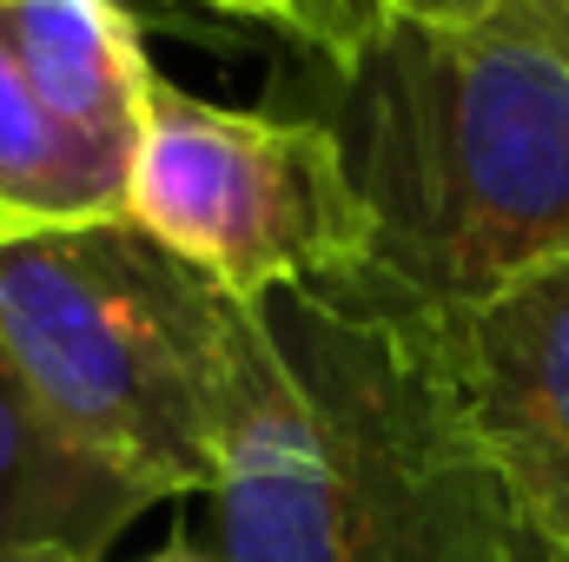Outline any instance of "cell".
I'll return each instance as SVG.
<instances>
[{
	"label": "cell",
	"instance_id": "cell-1",
	"mask_svg": "<svg viewBox=\"0 0 569 562\" xmlns=\"http://www.w3.org/2000/svg\"><path fill=\"white\" fill-rule=\"evenodd\" d=\"M206 496L219 562H557L470 423L443 304L371 265L246 304Z\"/></svg>",
	"mask_w": 569,
	"mask_h": 562
},
{
	"label": "cell",
	"instance_id": "cell-2",
	"mask_svg": "<svg viewBox=\"0 0 569 562\" xmlns=\"http://www.w3.org/2000/svg\"><path fill=\"white\" fill-rule=\"evenodd\" d=\"M331 133L371 212V272L405 291L470 304L569 259V53L523 7L371 20L338 60Z\"/></svg>",
	"mask_w": 569,
	"mask_h": 562
},
{
	"label": "cell",
	"instance_id": "cell-3",
	"mask_svg": "<svg viewBox=\"0 0 569 562\" xmlns=\"http://www.w3.org/2000/svg\"><path fill=\"white\" fill-rule=\"evenodd\" d=\"M246 304L152 245L133 219L0 239V351L107 470L152 503L206 496Z\"/></svg>",
	"mask_w": 569,
	"mask_h": 562
},
{
	"label": "cell",
	"instance_id": "cell-4",
	"mask_svg": "<svg viewBox=\"0 0 569 562\" xmlns=\"http://www.w3.org/2000/svg\"><path fill=\"white\" fill-rule=\"evenodd\" d=\"M127 219L226 298L371 265V212L325 120L212 107L152 73Z\"/></svg>",
	"mask_w": 569,
	"mask_h": 562
},
{
	"label": "cell",
	"instance_id": "cell-5",
	"mask_svg": "<svg viewBox=\"0 0 569 562\" xmlns=\"http://www.w3.org/2000/svg\"><path fill=\"white\" fill-rule=\"evenodd\" d=\"M470 423L517 510L569 562V259L443 304Z\"/></svg>",
	"mask_w": 569,
	"mask_h": 562
},
{
	"label": "cell",
	"instance_id": "cell-6",
	"mask_svg": "<svg viewBox=\"0 0 569 562\" xmlns=\"http://www.w3.org/2000/svg\"><path fill=\"white\" fill-rule=\"evenodd\" d=\"M0 20L27 87L60 120V133L127 185L152 87V60L127 0H0Z\"/></svg>",
	"mask_w": 569,
	"mask_h": 562
},
{
	"label": "cell",
	"instance_id": "cell-7",
	"mask_svg": "<svg viewBox=\"0 0 569 562\" xmlns=\"http://www.w3.org/2000/svg\"><path fill=\"white\" fill-rule=\"evenodd\" d=\"M152 510L140 483L80 450L33 404L20 371L0 351V562L7 556H73L100 562L107 543Z\"/></svg>",
	"mask_w": 569,
	"mask_h": 562
},
{
	"label": "cell",
	"instance_id": "cell-8",
	"mask_svg": "<svg viewBox=\"0 0 569 562\" xmlns=\"http://www.w3.org/2000/svg\"><path fill=\"white\" fill-rule=\"evenodd\" d=\"M0 212L13 225L127 219V185L67 140L60 120L40 107V93L27 87L7 20H0Z\"/></svg>",
	"mask_w": 569,
	"mask_h": 562
},
{
	"label": "cell",
	"instance_id": "cell-9",
	"mask_svg": "<svg viewBox=\"0 0 569 562\" xmlns=\"http://www.w3.org/2000/svg\"><path fill=\"white\" fill-rule=\"evenodd\" d=\"M206 7H219V13H252V20H291V27H305V40L331 47V60H345V53L358 47V33L371 27V20L345 13L338 0H206Z\"/></svg>",
	"mask_w": 569,
	"mask_h": 562
},
{
	"label": "cell",
	"instance_id": "cell-10",
	"mask_svg": "<svg viewBox=\"0 0 569 562\" xmlns=\"http://www.w3.org/2000/svg\"><path fill=\"white\" fill-rule=\"evenodd\" d=\"M371 20H411V27H470L497 7H517V0H365Z\"/></svg>",
	"mask_w": 569,
	"mask_h": 562
},
{
	"label": "cell",
	"instance_id": "cell-11",
	"mask_svg": "<svg viewBox=\"0 0 569 562\" xmlns=\"http://www.w3.org/2000/svg\"><path fill=\"white\" fill-rule=\"evenodd\" d=\"M517 7H523V13H530V20H537V27L569 53V0H517Z\"/></svg>",
	"mask_w": 569,
	"mask_h": 562
},
{
	"label": "cell",
	"instance_id": "cell-12",
	"mask_svg": "<svg viewBox=\"0 0 569 562\" xmlns=\"http://www.w3.org/2000/svg\"><path fill=\"white\" fill-rule=\"evenodd\" d=\"M140 562H219V556H212V550H199V543H186V536H179V543H166V550H152V556H140Z\"/></svg>",
	"mask_w": 569,
	"mask_h": 562
},
{
	"label": "cell",
	"instance_id": "cell-13",
	"mask_svg": "<svg viewBox=\"0 0 569 562\" xmlns=\"http://www.w3.org/2000/svg\"><path fill=\"white\" fill-rule=\"evenodd\" d=\"M13 232H27V225H13V219H7V212H0V239H13Z\"/></svg>",
	"mask_w": 569,
	"mask_h": 562
},
{
	"label": "cell",
	"instance_id": "cell-14",
	"mask_svg": "<svg viewBox=\"0 0 569 562\" xmlns=\"http://www.w3.org/2000/svg\"><path fill=\"white\" fill-rule=\"evenodd\" d=\"M7 562H73V556H7Z\"/></svg>",
	"mask_w": 569,
	"mask_h": 562
}]
</instances>
